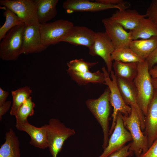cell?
Wrapping results in <instances>:
<instances>
[{"label":"cell","mask_w":157,"mask_h":157,"mask_svg":"<svg viewBox=\"0 0 157 157\" xmlns=\"http://www.w3.org/2000/svg\"><path fill=\"white\" fill-rule=\"evenodd\" d=\"M137 92L138 104L145 116L154 94L152 77L146 60L138 63L137 74L133 81Z\"/></svg>","instance_id":"6da1fadb"},{"label":"cell","mask_w":157,"mask_h":157,"mask_svg":"<svg viewBox=\"0 0 157 157\" xmlns=\"http://www.w3.org/2000/svg\"><path fill=\"white\" fill-rule=\"evenodd\" d=\"M110 90L108 87L97 99H89L86 105L101 126L103 133V143L102 147L104 149L107 147L109 138V117L110 113L109 99Z\"/></svg>","instance_id":"7a4b0ae2"},{"label":"cell","mask_w":157,"mask_h":157,"mask_svg":"<svg viewBox=\"0 0 157 157\" xmlns=\"http://www.w3.org/2000/svg\"><path fill=\"white\" fill-rule=\"evenodd\" d=\"M24 24L10 29L1 40L0 44V57L4 60L15 61L22 54L23 33Z\"/></svg>","instance_id":"3957f363"},{"label":"cell","mask_w":157,"mask_h":157,"mask_svg":"<svg viewBox=\"0 0 157 157\" xmlns=\"http://www.w3.org/2000/svg\"><path fill=\"white\" fill-rule=\"evenodd\" d=\"M101 69L105 76V85L108 86L110 91V101L113 108L112 115L113 120L109 130V135H111L115 126L118 113L120 112L123 115L128 116L131 114V108L123 100L118 86L117 77L114 71L112 70L110 73V78L109 74L105 67H102Z\"/></svg>","instance_id":"277c9868"},{"label":"cell","mask_w":157,"mask_h":157,"mask_svg":"<svg viewBox=\"0 0 157 157\" xmlns=\"http://www.w3.org/2000/svg\"><path fill=\"white\" fill-rule=\"evenodd\" d=\"M130 115L126 116L122 115V119L126 128L130 133L132 138L130 143L129 150L138 156L145 153L149 148L147 137L142 131L140 123L135 110L131 107Z\"/></svg>","instance_id":"5b68a950"},{"label":"cell","mask_w":157,"mask_h":157,"mask_svg":"<svg viewBox=\"0 0 157 157\" xmlns=\"http://www.w3.org/2000/svg\"><path fill=\"white\" fill-rule=\"evenodd\" d=\"M75 134L74 129L66 127L58 119L52 118L49 120L47 124V140L52 157H57L65 141Z\"/></svg>","instance_id":"8992f818"},{"label":"cell","mask_w":157,"mask_h":157,"mask_svg":"<svg viewBox=\"0 0 157 157\" xmlns=\"http://www.w3.org/2000/svg\"><path fill=\"white\" fill-rule=\"evenodd\" d=\"M74 26L72 22L62 19L40 24V30L43 44L47 48L49 46L61 42Z\"/></svg>","instance_id":"52a82bcc"},{"label":"cell","mask_w":157,"mask_h":157,"mask_svg":"<svg viewBox=\"0 0 157 157\" xmlns=\"http://www.w3.org/2000/svg\"><path fill=\"white\" fill-rule=\"evenodd\" d=\"M0 4L13 12L26 25H40L35 0H0Z\"/></svg>","instance_id":"ba28073f"},{"label":"cell","mask_w":157,"mask_h":157,"mask_svg":"<svg viewBox=\"0 0 157 157\" xmlns=\"http://www.w3.org/2000/svg\"><path fill=\"white\" fill-rule=\"evenodd\" d=\"M122 115L120 112L118 113L115 126L109 139L108 145L99 157H108L122 148L127 142L132 141L130 133L124 126Z\"/></svg>","instance_id":"9c48e42d"},{"label":"cell","mask_w":157,"mask_h":157,"mask_svg":"<svg viewBox=\"0 0 157 157\" xmlns=\"http://www.w3.org/2000/svg\"><path fill=\"white\" fill-rule=\"evenodd\" d=\"M115 49L111 40L105 32H95L94 42L89 49L90 55L100 57L106 66L107 70L110 74L112 70V61L111 56Z\"/></svg>","instance_id":"30bf717a"},{"label":"cell","mask_w":157,"mask_h":157,"mask_svg":"<svg viewBox=\"0 0 157 157\" xmlns=\"http://www.w3.org/2000/svg\"><path fill=\"white\" fill-rule=\"evenodd\" d=\"M130 6V3L126 1L119 5H110L88 0H67L62 5L63 8L69 13L77 12H97L113 8L122 10L127 9Z\"/></svg>","instance_id":"8fae6325"},{"label":"cell","mask_w":157,"mask_h":157,"mask_svg":"<svg viewBox=\"0 0 157 157\" xmlns=\"http://www.w3.org/2000/svg\"><path fill=\"white\" fill-rule=\"evenodd\" d=\"M105 32L113 43L115 49L129 48L133 40L130 32L109 17L102 19Z\"/></svg>","instance_id":"7c38bea8"},{"label":"cell","mask_w":157,"mask_h":157,"mask_svg":"<svg viewBox=\"0 0 157 157\" xmlns=\"http://www.w3.org/2000/svg\"><path fill=\"white\" fill-rule=\"evenodd\" d=\"M118 86L125 103L133 107L138 116L142 131L145 129V116L138 104L137 92L133 82H130L117 77Z\"/></svg>","instance_id":"4fadbf2b"},{"label":"cell","mask_w":157,"mask_h":157,"mask_svg":"<svg viewBox=\"0 0 157 157\" xmlns=\"http://www.w3.org/2000/svg\"><path fill=\"white\" fill-rule=\"evenodd\" d=\"M47 48L42 42L39 25H25L23 33L22 54L40 53Z\"/></svg>","instance_id":"5bb4252c"},{"label":"cell","mask_w":157,"mask_h":157,"mask_svg":"<svg viewBox=\"0 0 157 157\" xmlns=\"http://www.w3.org/2000/svg\"><path fill=\"white\" fill-rule=\"evenodd\" d=\"M95 32L85 26H74L61 42H67L75 46H84L89 49L94 42Z\"/></svg>","instance_id":"9a60e30c"},{"label":"cell","mask_w":157,"mask_h":157,"mask_svg":"<svg viewBox=\"0 0 157 157\" xmlns=\"http://www.w3.org/2000/svg\"><path fill=\"white\" fill-rule=\"evenodd\" d=\"M144 134L147 137L149 148L157 139V90L155 89L153 98L145 116Z\"/></svg>","instance_id":"2e32d148"},{"label":"cell","mask_w":157,"mask_h":157,"mask_svg":"<svg viewBox=\"0 0 157 157\" xmlns=\"http://www.w3.org/2000/svg\"><path fill=\"white\" fill-rule=\"evenodd\" d=\"M15 126L18 130L24 131L28 134L31 138L29 143L31 145L40 149H44L48 147L47 124L37 127L31 124L28 121L16 124Z\"/></svg>","instance_id":"e0dca14e"},{"label":"cell","mask_w":157,"mask_h":157,"mask_svg":"<svg viewBox=\"0 0 157 157\" xmlns=\"http://www.w3.org/2000/svg\"><path fill=\"white\" fill-rule=\"evenodd\" d=\"M145 17H147L145 14H140L135 10L127 9L118 10L109 18L125 30L131 31L137 26L142 19Z\"/></svg>","instance_id":"ac0fdd59"},{"label":"cell","mask_w":157,"mask_h":157,"mask_svg":"<svg viewBox=\"0 0 157 157\" xmlns=\"http://www.w3.org/2000/svg\"><path fill=\"white\" fill-rule=\"evenodd\" d=\"M37 4V15L40 24L47 23L54 18L57 12L58 0H35Z\"/></svg>","instance_id":"d6986e66"},{"label":"cell","mask_w":157,"mask_h":157,"mask_svg":"<svg viewBox=\"0 0 157 157\" xmlns=\"http://www.w3.org/2000/svg\"><path fill=\"white\" fill-rule=\"evenodd\" d=\"M132 40L148 39L157 36V26L149 18L142 19L137 26L129 31Z\"/></svg>","instance_id":"ffe728a7"},{"label":"cell","mask_w":157,"mask_h":157,"mask_svg":"<svg viewBox=\"0 0 157 157\" xmlns=\"http://www.w3.org/2000/svg\"><path fill=\"white\" fill-rule=\"evenodd\" d=\"M5 139L0 148V157H20L19 142L12 129L6 133Z\"/></svg>","instance_id":"44dd1931"},{"label":"cell","mask_w":157,"mask_h":157,"mask_svg":"<svg viewBox=\"0 0 157 157\" xmlns=\"http://www.w3.org/2000/svg\"><path fill=\"white\" fill-rule=\"evenodd\" d=\"M157 46V36L146 39L133 40L129 48L144 60Z\"/></svg>","instance_id":"7402d4cb"},{"label":"cell","mask_w":157,"mask_h":157,"mask_svg":"<svg viewBox=\"0 0 157 157\" xmlns=\"http://www.w3.org/2000/svg\"><path fill=\"white\" fill-rule=\"evenodd\" d=\"M114 73L117 77L133 82L138 72V63H124L115 61L113 64Z\"/></svg>","instance_id":"603a6c76"},{"label":"cell","mask_w":157,"mask_h":157,"mask_svg":"<svg viewBox=\"0 0 157 157\" xmlns=\"http://www.w3.org/2000/svg\"><path fill=\"white\" fill-rule=\"evenodd\" d=\"M71 78L78 84L85 85L88 83H102L105 85V76L103 72L98 70L94 72L67 73Z\"/></svg>","instance_id":"cb8c5ba5"},{"label":"cell","mask_w":157,"mask_h":157,"mask_svg":"<svg viewBox=\"0 0 157 157\" xmlns=\"http://www.w3.org/2000/svg\"><path fill=\"white\" fill-rule=\"evenodd\" d=\"M112 60L124 63H140L145 60L134 52L131 48L115 49L111 56Z\"/></svg>","instance_id":"d4e9b609"},{"label":"cell","mask_w":157,"mask_h":157,"mask_svg":"<svg viewBox=\"0 0 157 157\" xmlns=\"http://www.w3.org/2000/svg\"><path fill=\"white\" fill-rule=\"evenodd\" d=\"M32 92L30 88L27 86L11 91L13 104L10 113V115H15L19 108L30 97Z\"/></svg>","instance_id":"484cf974"},{"label":"cell","mask_w":157,"mask_h":157,"mask_svg":"<svg viewBox=\"0 0 157 157\" xmlns=\"http://www.w3.org/2000/svg\"><path fill=\"white\" fill-rule=\"evenodd\" d=\"M3 15L6 18V20L4 23L0 28V41L12 28L24 24L15 14L8 8H6L4 12Z\"/></svg>","instance_id":"4316f807"},{"label":"cell","mask_w":157,"mask_h":157,"mask_svg":"<svg viewBox=\"0 0 157 157\" xmlns=\"http://www.w3.org/2000/svg\"><path fill=\"white\" fill-rule=\"evenodd\" d=\"M35 106L31 97H30L19 108L15 116L16 119V124L28 122V117L34 114V108Z\"/></svg>","instance_id":"83f0119b"},{"label":"cell","mask_w":157,"mask_h":157,"mask_svg":"<svg viewBox=\"0 0 157 157\" xmlns=\"http://www.w3.org/2000/svg\"><path fill=\"white\" fill-rule=\"evenodd\" d=\"M98 63V62H87L82 59L73 60L67 63V72L83 73L89 72V69Z\"/></svg>","instance_id":"f1b7e54d"},{"label":"cell","mask_w":157,"mask_h":157,"mask_svg":"<svg viewBox=\"0 0 157 157\" xmlns=\"http://www.w3.org/2000/svg\"><path fill=\"white\" fill-rule=\"evenodd\" d=\"M145 14L157 26V0L151 1L147 8Z\"/></svg>","instance_id":"f546056e"},{"label":"cell","mask_w":157,"mask_h":157,"mask_svg":"<svg viewBox=\"0 0 157 157\" xmlns=\"http://www.w3.org/2000/svg\"><path fill=\"white\" fill-rule=\"evenodd\" d=\"M130 143L124 146L117 151L110 155L108 157H128L133 156V153L129 150Z\"/></svg>","instance_id":"4dcf8cb0"},{"label":"cell","mask_w":157,"mask_h":157,"mask_svg":"<svg viewBox=\"0 0 157 157\" xmlns=\"http://www.w3.org/2000/svg\"><path fill=\"white\" fill-rule=\"evenodd\" d=\"M135 157H157V139L145 153Z\"/></svg>","instance_id":"1f68e13d"},{"label":"cell","mask_w":157,"mask_h":157,"mask_svg":"<svg viewBox=\"0 0 157 157\" xmlns=\"http://www.w3.org/2000/svg\"><path fill=\"white\" fill-rule=\"evenodd\" d=\"M145 60L148 64L149 69L157 64V46Z\"/></svg>","instance_id":"d6a6232c"},{"label":"cell","mask_w":157,"mask_h":157,"mask_svg":"<svg viewBox=\"0 0 157 157\" xmlns=\"http://www.w3.org/2000/svg\"><path fill=\"white\" fill-rule=\"evenodd\" d=\"M11 102L10 101H6L1 106H0V120L1 121L3 115L8 111L10 107Z\"/></svg>","instance_id":"836d02e7"},{"label":"cell","mask_w":157,"mask_h":157,"mask_svg":"<svg viewBox=\"0 0 157 157\" xmlns=\"http://www.w3.org/2000/svg\"><path fill=\"white\" fill-rule=\"evenodd\" d=\"M94 1L107 5H118L122 4L126 1L123 0H96Z\"/></svg>","instance_id":"e575fe53"},{"label":"cell","mask_w":157,"mask_h":157,"mask_svg":"<svg viewBox=\"0 0 157 157\" xmlns=\"http://www.w3.org/2000/svg\"><path fill=\"white\" fill-rule=\"evenodd\" d=\"M9 92L0 88V106L4 104L9 95Z\"/></svg>","instance_id":"d590c367"},{"label":"cell","mask_w":157,"mask_h":157,"mask_svg":"<svg viewBox=\"0 0 157 157\" xmlns=\"http://www.w3.org/2000/svg\"><path fill=\"white\" fill-rule=\"evenodd\" d=\"M149 72L152 78H157V65H155L150 69Z\"/></svg>","instance_id":"8d00e7d4"},{"label":"cell","mask_w":157,"mask_h":157,"mask_svg":"<svg viewBox=\"0 0 157 157\" xmlns=\"http://www.w3.org/2000/svg\"><path fill=\"white\" fill-rule=\"evenodd\" d=\"M152 84L154 89L157 90V78H152Z\"/></svg>","instance_id":"74e56055"}]
</instances>
